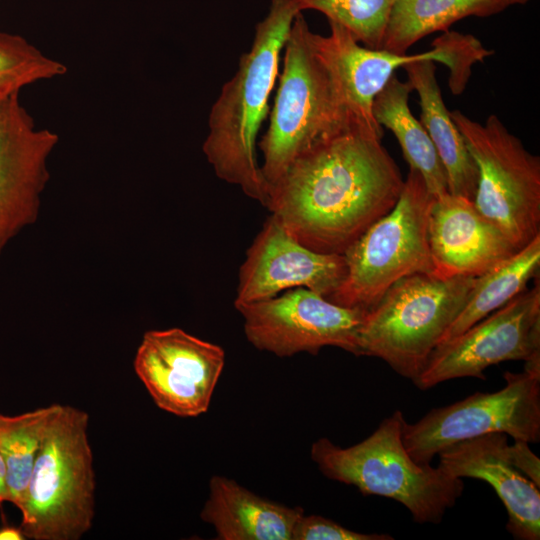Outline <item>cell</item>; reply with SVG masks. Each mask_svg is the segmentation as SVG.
<instances>
[{"label":"cell","instance_id":"cell-7","mask_svg":"<svg viewBox=\"0 0 540 540\" xmlns=\"http://www.w3.org/2000/svg\"><path fill=\"white\" fill-rule=\"evenodd\" d=\"M434 198L422 175L409 168L395 206L343 254L345 278L327 299L367 312L401 278L415 273L433 274L428 222Z\"/></svg>","mask_w":540,"mask_h":540},{"label":"cell","instance_id":"cell-4","mask_svg":"<svg viewBox=\"0 0 540 540\" xmlns=\"http://www.w3.org/2000/svg\"><path fill=\"white\" fill-rule=\"evenodd\" d=\"M88 422L85 411L59 404L19 508L26 538L78 540L91 529L95 474Z\"/></svg>","mask_w":540,"mask_h":540},{"label":"cell","instance_id":"cell-17","mask_svg":"<svg viewBox=\"0 0 540 540\" xmlns=\"http://www.w3.org/2000/svg\"><path fill=\"white\" fill-rule=\"evenodd\" d=\"M507 439V434L493 432L457 442L438 452V466L454 477L488 483L506 508L510 534L539 540L540 486L516 467Z\"/></svg>","mask_w":540,"mask_h":540},{"label":"cell","instance_id":"cell-28","mask_svg":"<svg viewBox=\"0 0 540 540\" xmlns=\"http://www.w3.org/2000/svg\"><path fill=\"white\" fill-rule=\"evenodd\" d=\"M26 539L21 527L4 524L0 527V540H23Z\"/></svg>","mask_w":540,"mask_h":540},{"label":"cell","instance_id":"cell-19","mask_svg":"<svg viewBox=\"0 0 540 540\" xmlns=\"http://www.w3.org/2000/svg\"><path fill=\"white\" fill-rule=\"evenodd\" d=\"M404 69L407 81L419 95L420 120L445 169L448 192L474 201L478 182L477 166L444 104L434 61H415L405 65Z\"/></svg>","mask_w":540,"mask_h":540},{"label":"cell","instance_id":"cell-1","mask_svg":"<svg viewBox=\"0 0 540 540\" xmlns=\"http://www.w3.org/2000/svg\"><path fill=\"white\" fill-rule=\"evenodd\" d=\"M381 139L350 126L320 140L269 187L266 208L305 247L344 254L391 211L404 185Z\"/></svg>","mask_w":540,"mask_h":540},{"label":"cell","instance_id":"cell-2","mask_svg":"<svg viewBox=\"0 0 540 540\" xmlns=\"http://www.w3.org/2000/svg\"><path fill=\"white\" fill-rule=\"evenodd\" d=\"M300 13L293 0H270L250 50L213 104L202 150L215 174L266 207L268 185L257 160V137L279 75L280 54Z\"/></svg>","mask_w":540,"mask_h":540},{"label":"cell","instance_id":"cell-14","mask_svg":"<svg viewBox=\"0 0 540 540\" xmlns=\"http://www.w3.org/2000/svg\"><path fill=\"white\" fill-rule=\"evenodd\" d=\"M329 26L327 36L312 31L314 50L326 68L351 124L380 138L383 130L373 116V102L394 72L420 60L438 61L447 67L451 63V42L446 33L433 41L431 50L408 55L367 48L343 26L335 22H329Z\"/></svg>","mask_w":540,"mask_h":540},{"label":"cell","instance_id":"cell-20","mask_svg":"<svg viewBox=\"0 0 540 540\" xmlns=\"http://www.w3.org/2000/svg\"><path fill=\"white\" fill-rule=\"evenodd\" d=\"M410 83L393 75L374 99L372 112L377 123L393 132L409 168L417 170L435 197L448 192L447 176L436 149L421 122L412 114Z\"/></svg>","mask_w":540,"mask_h":540},{"label":"cell","instance_id":"cell-9","mask_svg":"<svg viewBox=\"0 0 540 540\" xmlns=\"http://www.w3.org/2000/svg\"><path fill=\"white\" fill-rule=\"evenodd\" d=\"M505 386L476 392L445 407L434 408L417 422H405L403 442L415 462L430 464L444 448L493 432L514 441L540 440V376L505 372Z\"/></svg>","mask_w":540,"mask_h":540},{"label":"cell","instance_id":"cell-30","mask_svg":"<svg viewBox=\"0 0 540 540\" xmlns=\"http://www.w3.org/2000/svg\"><path fill=\"white\" fill-rule=\"evenodd\" d=\"M508 1L510 2L511 5H515V4H526L530 0H508Z\"/></svg>","mask_w":540,"mask_h":540},{"label":"cell","instance_id":"cell-18","mask_svg":"<svg viewBox=\"0 0 540 540\" xmlns=\"http://www.w3.org/2000/svg\"><path fill=\"white\" fill-rule=\"evenodd\" d=\"M300 507L269 501L233 479L215 475L200 513L219 540H291Z\"/></svg>","mask_w":540,"mask_h":540},{"label":"cell","instance_id":"cell-21","mask_svg":"<svg viewBox=\"0 0 540 540\" xmlns=\"http://www.w3.org/2000/svg\"><path fill=\"white\" fill-rule=\"evenodd\" d=\"M511 6L508 0H394L381 49L407 54L430 33L444 31L469 16H490Z\"/></svg>","mask_w":540,"mask_h":540},{"label":"cell","instance_id":"cell-16","mask_svg":"<svg viewBox=\"0 0 540 540\" xmlns=\"http://www.w3.org/2000/svg\"><path fill=\"white\" fill-rule=\"evenodd\" d=\"M428 243L433 274L443 278L478 277L519 251L474 201L449 192L433 200Z\"/></svg>","mask_w":540,"mask_h":540},{"label":"cell","instance_id":"cell-6","mask_svg":"<svg viewBox=\"0 0 540 540\" xmlns=\"http://www.w3.org/2000/svg\"><path fill=\"white\" fill-rule=\"evenodd\" d=\"M311 34L302 12L298 13L283 48V67L269 126L258 144L268 189L304 151L354 126L314 50Z\"/></svg>","mask_w":540,"mask_h":540},{"label":"cell","instance_id":"cell-13","mask_svg":"<svg viewBox=\"0 0 540 540\" xmlns=\"http://www.w3.org/2000/svg\"><path fill=\"white\" fill-rule=\"evenodd\" d=\"M19 93L0 105V255L37 221L50 179L48 159L59 141L55 132L35 127Z\"/></svg>","mask_w":540,"mask_h":540},{"label":"cell","instance_id":"cell-8","mask_svg":"<svg viewBox=\"0 0 540 540\" xmlns=\"http://www.w3.org/2000/svg\"><path fill=\"white\" fill-rule=\"evenodd\" d=\"M478 170L476 208L518 249L540 235V158L496 115L484 123L450 112Z\"/></svg>","mask_w":540,"mask_h":540},{"label":"cell","instance_id":"cell-25","mask_svg":"<svg viewBox=\"0 0 540 540\" xmlns=\"http://www.w3.org/2000/svg\"><path fill=\"white\" fill-rule=\"evenodd\" d=\"M300 12L315 10L348 30L365 47L381 49L394 0H293Z\"/></svg>","mask_w":540,"mask_h":540},{"label":"cell","instance_id":"cell-5","mask_svg":"<svg viewBox=\"0 0 540 540\" xmlns=\"http://www.w3.org/2000/svg\"><path fill=\"white\" fill-rule=\"evenodd\" d=\"M475 278L431 273L401 278L366 312L358 356L379 358L413 381L465 306Z\"/></svg>","mask_w":540,"mask_h":540},{"label":"cell","instance_id":"cell-29","mask_svg":"<svg viewBox=\"0 0 540 540\" xmlns=\"http://www.w3.org/2000/svg\"><path fill=\"white\" fill-rule=\"evenodd\" d=\"M8 497L6 465L0 453V503L8 501Z\"/></svg>","mask_w":540,"mask_h":540},{"label":"cell","instance_id":"cell-22","mask_svg":"<svg viewBox=\"0 0 540 540\" xmlns=\"http://www.w3.org/2000/svg\"><path fill=\"white\" fill-rule=\"evenodd\" d=\"M539 267L540 235L493 269L475 278L465 306L447 329L440 344L460 335L527 289L529 280L538 276Z\"/></svg>","mask_w":540,"mask_h":540},{"label":"cell","instance_id":"cell-24","mask_svg":"<svg viewBox=\"0 0 540 540\" xmlns=\"http://www.w3.org/2000/svg\"><path fill=\"white\" fill-rule=\"evenodd\" d=\"M67 67L24 37L0 31V105L32 83L62 76Z\"/></svg>","mask_w":540,"mask_h":540},{"label":"cell","instance_id":"cell-26","mask_svg":"<svg viewBox=\"0 0 540 540\" xmlns=\"http://www.w3.org/2000/svg\"><path fill=\"white\" fill-rule=\"evenodd\" d=\"M389 534L360 533L319 515H304L296 521L291 540H392Z\"/></svg>","mask_w":540,"mask_h":540},{"label":"cell","instance_id":"cell-11","mask_svg":"<svg viewBox=\"0 0 540 540\" xmlns=\"http://www.w3.org/2000/svg\"><path fill=\"white\" fill-rule=\"evenodd\" d=\"M247 340L278 357L318 354L332 346L358 356V335L366 312L335 304L303 287L265 300L235 305Z\"/></svg>","mask_w":540,"mask_h":540},{"label":"cell","instance_id":"cell-10","mask_svg":"<svg viewBox=\"0 0 540 540\" xmlns=\"http://www.w3.org/2000/svg\"><path fill=\"white\" fill-rule=\"evenodd\" d=\"M540 361V281L460 335L438 345L412 381L426 390L442 382L474 377L505 361Z\"/></svg>","mask_w":540,"mask_h":540},{"label":"cell","instance_id":"cell-12","mask_svg":"<svg viewBox=\"0 0 540 540\" xmlns=\"http://www.w3.org/2000/svg\"><path fill=\"white\" fill-rule=\"evenodd\" d=\"M224 365L223 348L177 327L145 332L133 362L157 407L179 417L207 412Z\"/></svg>","mask_w":540,"mask_h":540},{"label":"cell","instance_id":"cell-23","mask_svg":"<svg viewBox=\"0 0 540 540\" xmlns=\"http://www.w3.org/2000/svg\"><path fill=\"white\" fill-rule=\"evenodd\" d=\"M59 404L15 416L0 414V453L6 465L8 502L21 507L46 430Z\"/></svg>","mask_w":540,"mask_h":540},{"label":"cell","instance_id":"cell-27","mask_svg":"<svg viewBox=\"0 0 540 540\" xmlns=\"http://www.w3.org/2000/svg\"><path fill=\"white\" fill-rule=\"evenodd\" d=\"M510 455L516 467L540 486V460L529 448V443L514 441L510 445Z\"/></svg>","mask_w":540,"mask_h":540},{"label":"cell","instance_id":"cell-15","mask_svg":"<svg viewBox=\"0 0 540 540\" xmlns=\"http://www.w3.org/2000/svg\"><path fill=\"white\" fill-rule=\"evenodd\" d=\"M345 275L343 254H323L305 247L270 215L240 267L234 305L265 300L298 287L328 298Z\"/></svg>","mask_w":540,"mask_h":540},{"label":"cell","instance_id":"cell-3","mask_svg":"<svg viewBox=\"0 0 540 540\" xmlns=\"http://www.w3.org/2000/svg\"><path fill=\"white\" fill-rule=\"evenodd\" d=\"M405 422L402 411L395 410L370 436L346 448L319 438L310 457L327 478L352 485L365 496L393 499L417 523H439L462 495L464 482L440 466L414 461L403 442Z\"/></svg>","mask_w":540,"mask_h":540}]
</instances>
